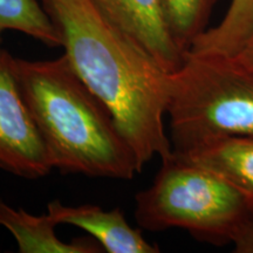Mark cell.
Masks as SVG:
<instances>
[{
	"mask_svg": "<svg viewBox=\"0 0 253 253\" xmlns=\"http://www.w3.org/2000/svg\"><path fill=\"white\" fill-rule=\"evenodd\" d=\"M154 182L136 194L134 216L141 229H183L201 242L232 244L253 217V205L223 177L172 151L161 158Z\"/></svg>",
	"mask_w": 253,
	"mask_h": 253,
	"instance_id": "obj_3",
	"label": "cell"
},
{
	"mask_svg": "<svg viewBox=\"0 0 253 253\" xmlns=\"http://www.w3.org/2000/svg\"><path fill=\"white\" fill-rule=\"evenodd\" d=\"M113 25L143 46L167 71L182 66L184 53L168 26L163 0H90Z\"/></svg>",
	"mask_w": 253,
	"mask_h": 253,
	"instance_id": "obj_6",
	"label": "cell"
},
{
	"mask_svg": "<svg viewBox=\"0 0 253 253\" xmlns=\"http://www.w3.org/2000/svg\"><path fill=\"white\" fill-rule=\"evenodd\" d=\"M14 72L53 169L125 181L143 170L113 114L65 54L53 60L14 58Z\"/></svg>",
	"mask_w": 253,
	"mask_h": 253,
	"instance_id": "obj_2",
	"label": "cell"
},
{
	"mask_svg": "<svg viewBox=\"0 0 253 253\" xmlns=\"http://www.w3.org/2000/svg\"><path fill=\"white\" fill-rule=\"evenodd\" d=\"M6 31L20 32L49 47L61 46L58 27L41 0H0V43Z\"/></svg>",
	"mask_w": 253,
	"mask_h": 253,
	"instance_id": "obj_11",
	"label": "cell"
},
{
	"mask_svg": "<svg viewBox=\"0 0 253 253\" xmlns=\"http://www.w3.org/2000/svg\"><path fill=\"white\" fill-rule=\"evenodd\" d=\"M216 0H163L167 23L183 53L207 30Z\"/></svg>",
	"mask_w": 253,
	"mask_h": 253,
	"instance_id": "obj_12",
	"label": "cell"
},
{
	"mask_svg": "<svg viewBox=\"0 0 253 253\" xmlns=\"http://www.w3.org/2000/svg\"><path fill=\"white\" fill-rule=\"evenodd\" d=\"M69 63L113 114L143 168L172 153L164 118L171 73L90 0H41Z\"/></svg>",
	"mask_w": 253,
	"mask_h": 253,
	"instance_id": "obj_1",
	"label": "cell"
},
{
	"mask_svg": "<svg viewBox=\"0 0 253 253\" xmlns=\"http://www.w3.org/2000/svg\"><path fill=\"white\" fill-rule=\"evenodd\" d=\"M172 151L253 135V73L232 59L184 54L171 73L168 114Z\"/></svg>",
	"mask_w": 253,
	"mask_h": 253,
	"instance_id": "obj_4",
	"label": "cell"
},
{
	"mask_svg": "<svg viewBox=\"0 0 253 253\" xmlns=\"http://www.w3.org/2000/svg\"><path fill=\"white\" fill-rule=\"evenodd\" d=\"M243 68L253 73V30L250 34L248 40L245 41L244 46L239 50V53L232 59Z\"/></svg>",
	"mask_w": 253,
	"mask_h": 253,
	"instance_id": "obj_14",
	"label": "cell"
},
{
	"mask_svg": "<svg viewBox=\"0 0 253 253\" xmlns=\"http://www.w3.org/2000/svg\"><path fill=\"white\" fill-rule=\"evenodd\" d=\"M181 155L223 177L253 205V135L217 138Z\"/></svg>",
	"mask_w": 253,
	"mask_h": 253,
	"instance_id": "obj_9",
	"label": "cell"
},
{
	"mask_svg": "<svg viewBox=\"0 0 253 253\" xmlns=\"http://www.w3.org/2000/svg\"><path fill=\"white\" fill-rule=\"evenodd\" d=\"M58 224L48 213L32 214L0 199V226L14 237L20 253H99L103 250L93 239L63 242L55 233Z\"/></svg>",
	"mask_w": 253,
	"mask_h": 253,
	"instance_id": "obj_8",
	"label": "cell"
},
{
	"mask_svg": "<svg viewBox=\"0 0 253 253\" xmlns=\"http://www.w3.org/2000/svg\"><path fill=\"white\" fill-rule=\"evenodd\" d=\"M232 244L236 253H253V217L239 230Z\"/></svg>",
	"mask_w": 253,
	"mask_h": 253,
	"instance_id": "obj_13",
	"label": "cell"
},
{
	"mask_svg": "<svg viewBox=\"0 0 253 253\" xmlns=\"http://www.w3.org/2000/svg\"><path fill=\"white\" fill-rule=\"evenodd\" d=\"M253 30V0H231L224 18L207 28L186 52L212 58L233 59Z\"/></svg>",
	"mask_w": 253,
	"mask_h": 253,
	"instance_id": "obj_10",
	"label": "cell"
},
{
	"mask_svg": "<svg viewBox=\"0 0 253 253\" xmlns=\"http://www.w3.org/2000/svg\"><path fill=\"white\" fill-rule=\"evenodd\" d=\"M0 169L27 179L48 175L53 164L14 72V56L0 47Z\"/></svg>",
	"mask_w": 253,
	"mask_h": 253,
	"instance_id": "obj_5",
	"label": "cell"
},
{
	"mask_svg": "<svg viewBox=\"0 0 253 253\" xmlns=\"http://www.w3.org/2000/svg\"><path fill=\"white\" fill-rule=\"evenodd\" d=\"M55 223L80 227L108 253H158L160 248L144 238L140 229L129 225L121 209L104 210L99 205L69 207L59 201L47 204Z\"/></svg>",
	"mask_w": 253,
	"mask_h": 253,
	"instance_id": "obj_7",
	"label": "cell"
}]
</instances>
